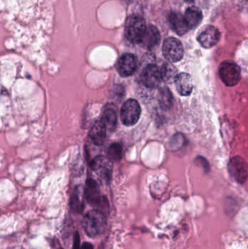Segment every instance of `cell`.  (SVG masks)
Masks as SVG:
<instances>
[{"label":"cell","instance_id":"obj_1","mask_svg":"<svg viewBox=\"0 0 248 249\" xmlns=\"http://www.w3.org/2000/svg\"><path fill=\"white\" fill-rule=\"evenodd\" d=\"M107 227V219L103 212L99 209L90 211L83 219V228L90 238H97L104 233Z\"/></svg>","mask_w":248,"mask_h":249},{"label":"cell","instance_id":"obj_2","mask_svg":"<svg viewBox=\"0 0 248 249\" xmlns=\"http://www.w3.org/2000/svg\"><path fill=\"white\" fill-rule=\"evenodd\" d=\"M147 26L145 20L141 16L132 15L127 18L125 22V35L127 39L132 43L140 44Z\"/></svg>","mask_w":248,"mask_h":249},{"label":"cell","instance_id":"obj_3","mask_svg":"<svg viewBox=\"0 0 248 249\" xmlns=\"http://www.w3.org/2000/svg\"><path fill=\"white\" fill-rule=\"evenodd\" d=\"M220 78L227 86H234L239 83L241 77L240 67L231 61H224L218 70Z\"/></svg>","mask_w":248,"mask_h":249},{"label":"cell","instance_id":"obj_4","mask_svg":"<svg viewBox=\"0 0 248 249\" xmlns=\"http://www.w3.org/2000/svg\"><path fill=\"white\" fill-rule=\"evenodd\" d=\"M141 113L139 103L135 99H129L124 103L121 108V121L125 125H134L138 123Z\"/></svg>","mask_w":248,"mask_h":249},{"label":"cell","instance_id":"obj_5","mask_svg":"<svg viewBox=\"0 0 248 249\" xmlns=\"http://www.w3.org/2000/svg\"><path fill=\"white\" fill-rule=\"evenodd\" d=\"M84 197L86 201L94 207L103 208V206H108L107 200H103L100 196L99 184L93 178H88L86 181L84 189Z\"/></svg>","mask_w":248,"mask_h":249},{"label":"cell","instance_id":"obj_6","mask_svg":"<svg viewBox=\"0 0 248 249\" xmlns=\"http://www.w3.org/2000/svg\"><path fill=\"white\" fill-rule=\"evenodd\" d=\"M163 52L167 61L172 63L178 62L183 56V45L176 38H167L163 43Z\"/></svg>","mask_w":248,"mask_h":249},{"label":"cell","instance_id":"obj_7","mask_svg":"<svg viewBox=\"0 0 248 249\" xmlns=\"http://www.w3.org/2000/svg\"><path fill=\"white\" fill-rule=\"evenodd\" d=\"M141 80L144 86L150 89H156L163 80L161 67L154 64L147 66L141 73Z\"/></svg>","mask_w":248,"mask_h":249},{"label":"cell","instance_id":"obj_8","mask_svg":"<svg viewBox=\"0 0 248 249\" xmlns=\"http://www.w3.org/2000/svg\"><path fill=\"white\" fill-rule=\"evenodd\" d=\"M229 171L232 178L240 184H244L247 180V163L241 157L235 156L230 160Z\"/></svg>","mask_w":248,"mask_h":249},{"label":"cell","instance_id":"obj_9","mask_svg":"<svg viewBox=\"0 0 248 249\" xmlns=\"http://www.w3.org/2000/svg\"><path fill=\"white\" fill-rule=\"evenodd\" d=\"M138 67V60L133 54L126 53L120 57L117 64L116 70L119 75L122 77H128L132 75Z\"/></svg>","mask_w":248,"mask_h":249},{"label":"cell","instance_id":"obj_10","mask_svg":"<svg viewBox=\"0 0 248 249\" xmlns=\"http://www.w3.org/2000/svg\"><path fill=\"white\" fill-rule=\"evenodd\" d=\"M91 168L93 171L100 175L106 182L109 183L112 178V162L108 158L98 156L91 162Z\"/></svg>","mask_w":248,"mask_h":249},{"label":"cell","instance_id":"obj_11","mask_svg":"<svg viewBox=\"0 0 248 249\" xmlns=\"http://www.w3.org/2000/svg\"><path fill=\"white\" fill-rule=\"evenodd\" d=\"M220 32L215 26H208L202 31L198 36V42L205 48L215 46L220 40Z\"/></svg>","mask_w":248,"mask_h":249},{"label":"cell","instance_id":"obj_12","mask_svg":"<svg viewBox=\"0 0 248 249\" xmlns=\"http://www.w3.org/2000/svg\"><path fill=\"white\" fill-rule=\"evenodd\" d=\"M175 86L181 96H187L193 90V81L192 77L186 73H181L175 77Z\"/></svg>","mask_w":248,"mask_h":249},{"label":"cell","instance_id":"obj_13","mask_svg":"<svg viewBox=\"0 0 248 249\" xmlns=\"http://www.w3.org/2000/svg\"><path fill=\"white\" fill-rule=\"evenodd\" d=\"M100 121L106 126L107 130L112 131L115 130L117 124V110L115 105L113 104H107L103 107Z\"/></svg>","mask_w":248,"mask_h":249},{"label":"cell","instance_id":"obj_14","mask_svg":"<svg viewBox=\"0 0 248 249\" xmlns=\"http://www.w3.org/2000/svg\"><path fill=\"white\" fill-rule=\"evenodd\" d=\"M160 40V35L158 29L154 26H149L146 29L145 34L141 39V44L144 48L151 49L158 45Z\"/></svg>","mask_w":248,"mask_h":249},{"label":"cell","instance_id":"obj_15","mask_svg":"<svg viewBox=\"0 0 248 249\" xmlns=\"http://www.w3.org/2000/svg\"><path fill=\"white\" fill-rule=\"evenodd\" d=\"M107 129L106 126L103 124L101 121H98L95 123L90 128V139L93 141V143L97 146H100L104 143L106 137Z\"/></svg>","mask_w":248,"mask_h":249},{"label":"cell","instance_id":"obj_16","mask_svg":"<svg viewBox=\"0 0 248 249\" xmlns=\"http://www.w3.org/2000/svg\"><path fill=\"white\" fill-rule=\"evenodd\" d=\"M170 25L176 34L183 35L187 33L189 28L185 20L184 16L179 13H172L169 17Z\"/></svg>","mask_w":248,"mask_h":249},{"label":"cell","instance_id":"obj_17","mask_svg":"<svg viewBox=\"0 0 248 249\" xmlns=\"http://www.w3.org/2000/svg\"><path fill=\"white\" fill-rule=\"evenodd\" d=\"M84 190L81 187H76L70 201L71 210L75 213H80L84 209Z\"/></svg>","mask_w":248,"mask_h":249},{"label":"cell","instance_id":"obj_18","mask_svg":"<svg viewBox=\"0 0 248 249\" xmlns=\"http://www.w3.org/2000/svg\"><path fill=\"white\" fill-rule=\"evenodd\" d=\"M184 18L189 29H194V28L197 27L202 20V11L198 7H189L186 10Z\"/></svg>","mask_w":248,"mask_h":249},{"label":"cell","instance_id":"obj_19","mask_svg":"<svg viewBox=\"0 0 248 249\" xmlns=\"http://www.w3.org/2000/svg\"><path fill=\"white\" fill-rule=\"evenodd\" d=\"M159 103L164 110H168L173 106V95L167 88H163L159 92Z\"/></svg>","mask_w":248,"mask_h":249},{"label":"cell","instance_id":"obj_20","mask_svg":"<svg viewBox=\"0 0 248 249\" xmlns=\"http://www.w3.org/2000/svg\"><path fill=\"white\" fill-rule=\"evenodd\" d=\"M107 158L111 161H119L122 158V146L119 143H115L109 146L107 151Z\"/></svg>","mask_w":248,"mask_h":249},{"label":"cell","instance_id":"obj_21","mask_svg":"<svg viewBox=\"0 0 248 249\" xmlns=\"http://www.w3.org/2000/svg\"><path fill=\"white\" fill-rule=\"evenodd\" d=\"M73 249H94L93 245L90 243H84L82 247H80V238L78 232H76L74 238V245Z\"/></svg>","mask_w":248,"mask_h":249},{"label":"cell","instance_id":"obj_22","mask_svg":"<svg viewBox=\"0 0 248 249\" xmlns=\"http://www.w3.org/2000/svg\"><path fill=\"white\" fill-rule=\"evenodd\" d=\"M185 1H187V2H193L195 0H185Z\"/></svg>","mask_w":248,"mask_h":249},{"label":"cell","instance_id":"obj_23","mask_svg":"<svg viewBox=\"0 0 248 249\" xmlns=\"http://www.w3.org/2000/svg\"></svg>","mask_w":248,"mask_h":249}]
</instances>
